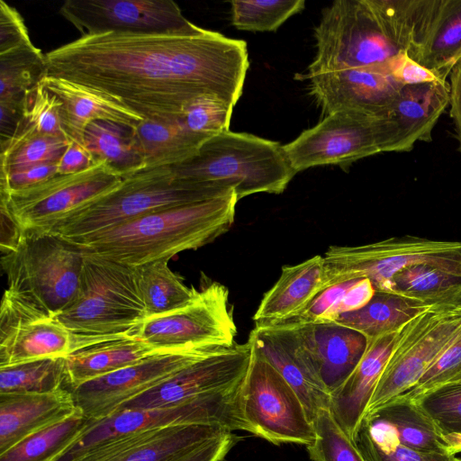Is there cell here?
I'll use <instances>...</instances> for the list:
<instances>
[{
    "mask_svg": "<svg viewBox=\"0 0 461 461\" xmlns=\"http://www.w3.org/2000/svg\"><path fill=\"white\" fill-rule=\"evenodd\" d=\"M45 56L49 76L98 91L144 119L178 118L201 95L235 106L249 68L244 41L206 29L81 35Z\"/></svg>",
    "mask_w": 461,
    "mask_h": 461,
    "instance_id": "cell-1",
    "label": "cell"
},
{
    "mask_svg": "<svg viewBox=\"0 0 461 461\" xmlns=\"http://www.w3.org/2000/svg\"><path fill=\"white\" fill-rule=\"evenodd\" d=\"M238 201L232 192L154 212L74 243L85 251L132 267L170 259L227 232L234 222Z\"/></svg>",
    "mask_w": 461,
    "mask_h": 461,
    "instance_id": "cell-2",
    "label": "cell"
},
{
    "mask_svg": "<svg viewBox=\"0 0 461 461\" xmlns=\"http://www.w3.org/2000/svg\"><path fill=\"white\" fill-rule=\"evenodd\" d=\"M54 319L68 330L71 353L104 342L136 338L147 314L135 267L84 250L77 294Z\"/></svg>",
    "mask_w": 461,
    "mask_h": 461,
    "instance_id": "cell-3",
    "label": "cell"
},
{
    "mask_svg": "<svg viewBox=\"0 0 461 461\" xmlns=\"http://www.w3.org/2000/svg\"><path fill=\"white\" fill-rule=\"evenodd\" d=\"M229 184L178 178L172 167L143 168L119 186L69 215L50 231L76 242L154 212L231 194Z\"/></svg>",
    "mask_w": 461,
    "mask_h": 461,
    "instance_id": "cell-4",
    "label": "cell"
},
{
    "mask_svg": "<svg viewBox=\"0 0 461 461\" xmlns=\"http://www.w3.org/2000/svg\"><path fill=\"white\" fill-rule=\"evenodd\" d=\"M172 169L178 178L229 184L238 200L281 194L296 174L283 145L230 130L207 140L194 156Z\"/></svg>",
    "mask_w": 461,
    "mask_h": 461,
    "instance_id": "cell-5",
    "label": "cell"
},
{
    "mask_svg": "<svg viewBox=\"0 0 461 461\" xmlns=\"http://www.w3.org/2000/svg\"><path fill=\"white\" fill-rule=\"evenodd\" d=\"M83 264L84 250L51 231H23L1 257L6 290L51 317L76 298Z\"/></svg>",
    "mask_w": 461,
    "mask_h": 461,
    "instance_id": "cell-6",
    "label": "cell"
},
{
    "mask_svg": "<svg viewBox=\"0 0 461 461\" xmlns=\"http://www.w3.org/2000/svg\"><path fill=\"white\" fill-rule=\"evenodd\" d=\"M414 265H428L461 278V241L407 235L359 246H330L323 256L322 291L367 278L376 292L395 294L393 277Z\"/></svg>",
    "mask_w": 461,
    "mask_h": 461,
    "instance_id": "cell-7",
    "label": "cell"
},
{
    "mask_svg": "<svg viewBox=\"0 0 461 461\" xmlns=\"http://www.w3.org/2000/svg\"><path fill=\"white\" fill-rule=\"evenodd\" d=\"M294 170L347 165L383 152L413 149L394 122L352 110L327 114L320 122L283 145Z\"/></svg>",
    "mask_w": 461,
    "mask_h": 461,
    "instance_id": "cell-8",
    "label": "cell"
},
{
    "mask_svg": "<svg viewBox=\"0 0 461 461\" xmlns=\"http://www.w3.org/2000/svg\"><path fill=\"white\" fill-rule=\"evenodd\" d=\"M460 334L461 295L430 304L402 324L366 413L411 389Z\"/></svg>",
    "mask_w": 461,
    "mask_h": 461,
    "instance_id": "cell-9",
    "label": "cell"
},
{
    "mask_svg": "<svg viewBox=\"0 0 461 461\" xmlns=\"http://www.w3.org/2000/svg\"><path fill=\"white\" fill-rule=\"evenodd\" d=\"M242 384L171 406L116 411L95 420L56 461H71L111 438L171 425L203 424L252 433L242 411Z\"/></svg>",
    "mask_w": 461,
    "mask_h": 461,
    "instance_id": "cell-10",
    "label": "cell"
},
{
    "mask_svg": "<svg viewBox=\"0 0 461 461\" xmlns=\"http://www.w3.org/2000/svg\"><path fill=\"white\" fill-rule=\"evenodd\" d=\"M123 176L106 161L76 174H58L34 186L0 194L23 231H50L69 215L91 204L121 185Z\"/></svg>",
    "mask_w": 461,
    "mask_h": 461,
    "instance_id": "cell-11",
    "label": "cell"
},
{
    "mask_svg": "<svg viewBox=\"0 0 461 461\" xmlns=\"http://www.w3.org/2000/svg\"><path fill=\"white\" fill-rule=\"evenodd\" d=\"M316 55L307 75L384 63L400 50L378 28L364 0H337L314 29Z\"/></svg>",
    "mask_w": 461,
    "mask_h": 461,
    "instance_id": "cell-12",
    "label": "cell"
},
{
    "mask_svg": "<svg viewBox=\"0 0 461 461\" xmlns=\"http://www.w3.org/2000/svg\"><path fill=\"white\" fill-rule=\"evenodd\" d=\"M241 406L252 434L273 444L308 447L316 438L313 424L297 393L253 345L241 389Z\"/></svg>",
    "mask_w": 461,
    "mask_h": 461,
    "instance_id": "cell-13",
    "label": "cell"
},
{
    "mask_svg": "<svg viewBox=\"0 0 461 461\" xmlns=\"http://www.w3.org/2000/svg\"><path fill=\"white\" fill-rule=\"evenodd\" d=\"M237 327L226 286L212 282L185 306L147 318L136 338L161 352L224 348L236 344Z\"/></svg>",
    "mask_w": 461,
    "mask_h": 461,
    "instance_id": "cell-14",
    "label": "cell"
},
{
    "mask_svg": "<svg viewBox=\"0 0 461 461\" xmlns=\"http://www.w3.org/2000/svg\"><path fill=\"white\" fill-rule=\"evenodd\" d=\"M59 14L82 35L200 33L171 0H67Z\"/></svg>",
    "mask_w": 461,
    "mask_h": 461,
    "instance_id": "cell-15",
    "label": "cell"
},
{
    "mask_svg": "<svg viewBox=\"0 0 461 461\" xmlns=\"http://www.w3.org/2000/svg\"><path fill=\"white\" fill-rule=\"evenodd\" d=\"M220 349L222 348L159 352L69 390L82 413L89 419L100 420L193 361Z\"/></svg>",
    "mask_w": 461,
    "mask_h": 461,
    "instance_id": "cell-16",
    "label": "cell"
},
{
    "mask_svg": "<svg viewBox=\"0 0 461 461\" xmlns=\"http://www.w3.org/2000/svg\"><path fill=\"white\" fill-rule=\"evenodd\" d=\"M251 357L249 340L205 355L124 402L117 411L162 408L236 388L246 378Z\"/></svg>",
    "mask_w": 461,
    "mask_h": 461,
    "instance_id": "cell-17",
    "label": "cell"
},
{
    "mask_svg": "<svg viewBox=\"0 0 461 461\" xmlns=\"http://www.w3.org/2000/svg\"><path fill=\"white\" fill-rule=\"evenodd\" d=\"M71 353L68 330L5 289L0 308V367Z\"/></svg>",
    "mask_w": 461,
    "mask_h": 461,
    "instance_id": "cell-18",
    "label": "cell"
},
{
    "mask_svg": "<svg viewBox=\"0 0 461 461\" xmlns=\"http://www.w3.org/2000/svg\"><path fill=\"white\" fill-rule=\"evenodd\" d=\"M310 91L327 114L352 110L392 120V104L402 86L388 73L384 62L305 76Z\"/></svg>",
    "mask_w": 461,
    "mask_h": 461,
    "instance_id": "cell-19",
    "label": "cell"
},
{
    "mask_svg": "<svg viewBox=\"0 0 461 461\" xmlns=\"http://www.w3.org/2000/svg\"><path fill=\"white\" fill-rule=\"evenodd\" d=\"M378 28L394 45L424 66L446 21L461 0H364Z\"/></svg>",
    "mask_w": 461,
    "mask_h": 461,
    "instance_id": "cell-20",
    "label": "cell"
},
{
    "mask_svg": "<svg viewBox=\"0 0 461 461\" xmlns=\"http://www.w3.org/2000/svg\"><path fill=\"white\" fill-rule=\"evenodd\" d=\"M230 430L203 424L171 425L111 438L71 461H167Z\"/></svg>",
    "mask_w": 461,
    "mask_h": 461,
    "instance_id": "cell-21",
    "label": "cell"
},
{
    "mask_svg": "<svg viewBox=\"0 0 461 461\" xmlns=\"http://www.w3.org/2000/svg\"><path fill=\"white\" fill-rule=\"evenodd\" d=\"M248 340L294 389L312 422L321 410L329 409L330 394L291 328L255 326Z\"/></svg>",
    "mask_w": 461,
    "mask_h": 461,
    "instance_id": "cell-22",
    "label": "cell"
},
{
    "mask_svg": "<svg viewBox=\"0 0 461 461\" xmlns=\"http://www.w3.org/2000/svg\"><path fill=\"white\" fill-rule=\"evenodd\" d=\"M279 327L294 330L330 394L352 373L368 344L363 334L333 322Z\"/></svg>",
    "mask_w": 461,
    "mask_h": 461,
    "instance_id": "cell-23",
    "label": "cell"
},
{
    "mask_svg": "<svg viewBox=\"0 0 461 461\" xmlns=\"http://www.w3.org/2000/svg\"><path fill=\"white\" fill-rule=\"evenodd\" d=\"M77 410L66 387L48 393H0V455Z\"/></svg>",
    "mask_w": 461,
    "mask_h": 461,
    "instance_id": "cell-24",
    "label": "cell"
},
{
    "mask_svg": "<svg viewBox=\"0 0 461 461\" xmlns=\"http://www.w3.org/2000/svg\"><path fill=\"white\" fill-rule=\"evenodd\" d=\"M395 332L367 339V348L355 369L330 393L329 410L352 440L391 354Z\"/></svg>",
    "mask_w": 461,
    "mask_h": 461,
    "instance_id": "cell-25",
    "label": "cell"
},
{
    "mask_svg": "<svg viewBox=\"0 0 461 461\" xmlns=\"http://www.w3.org/2000/svg\"><path fill=\"white\" fill-rule=\"evenodd\" d=\"M41 82L62 103V125L69 142L84 144L86 128L93 121H110L135 128L144 120L115 100L79 84L49 75Z\"/></svg>",
    "mask_w": 461,
    "mask_h": 461,
    "instance_id": "cell-26",
    "label": "cell"
},
{
    "mask_svg": "<svg viewBox=\"0 0 461 461\" xmlns=\"http://www.w3.org/2000/svg\"><path fill=\"white\" fill-rule=\"evenodd\" d=\"M322 279L323 256L284 266L253 315L255 326H270L301 312L322 291Z\"/></svg>",
    "mask_w": 461,
    "mask_h": 461,
    "instance_id": "cell-27",
    "label": "cell"
},
{
    "mask_svg": "<svg viewBox=\"0 0 461 461\" xmlns=\"http://www.w3.org/2000/svg\"><path fill=\"white\" fill-rule=\"evenodd\" d=\"M449 99L448 79L404 86L392 104V120L413 148L417 142H430Z\"/></svg>",
    "mask_w": 461,
    "mask_h": 461,
    "instance_id": "cell-28",
    "label": "cell"
},
{
    "mask_svg": "<svg viewBox=\"0 0 461 461\" xmlns=\"http://www.w3.org/2000/svg\"><path fill=\"white\" fill-rule=\"evenodd\" d=\"M133 130L144 168L181 164L194 156L209 140L191 131L180 117L144 119Z\"/></svg>",
    "mask_w": 461,
    "mask_h": 461,
    "instance_id": "cell-29",
    "label": "cell"
},
{
    "mask_svg": "<svg viewBox=\"0 0 461 461\" xmlns=\"http://www.w3.org/2000/svg\"><path fill=\"white\" fill-rule=\"evenodd\" d=\"M159 352L138 338L104 342L74 351L66 357V388L71 389Z\"/></svg>",
    "mask_w": 461,
    "mask_h": 461,
    "instance_id": "cell-30",
    "label": "cell"
},
{
    "mask_svg": "<svg viewBox=\"0 0 461 461\" xmlns=\"http://www.w3.org/2000/svg\"><path fill=\"white\" fill-rule=\"evenodd\" d=\"M372 412L391 422L398 432L401 444L410 448L457 454L434 420L414 401L400 395Z\"/></svg>",
    "mask_w": 461,
    "mask_h": 461,
    "instance_id": "cell-31",
    "label": "cell"
},
{
    "mask_svg": "<svg viewBox=\"0 0 461 461\" xmlns=\"http://www.w3.org/2000/svg\"><path fill=\"white\" fill-rule=\"evenodd\" d=\"M429 305L400 294L376 292L366 305L341 314L333 323L353 329L371 339L396 331Z\"/></svg>",
    "mask_w": 461,
    "mask_h": 461,
    "instance_id": "cell-32",
    "label": "cell"
},
{
    "mask_svg": "<svg viewBox=\"0 0 461 461\" xmlns=\"http://www.w3.org/2000/svg\"><path fill=\"white\" fill-rule=\"evenodd\" d=\"M84 144L95 162L106 161L123 177L144 168L133 128L96 120L86 128Z\"/></svg>",
    "mask_w": 461,
    "mask_h": 461,
    "instance_id": "cell-33",
    "label": "cell"
},
{
    "mask_svg": "<svg viewBox=\"0 0 461 461\" xmlns=\"http://www.w3.org/2000/svg\"><path fill=\"white\" fill-rule=\"evenodd\" d=\"M169 259H159L135 267L140 294L147 318L178 310L196 296L198 291L185 285L168 267Z\"/></svg>",
    "mask_w": 461,
    "mask_h": 461,
    "instance_id": "cell-34",
    "label": "cell"
},
{
    "mask_svg": "<svg viewBox=\"0 0 461 461\" xmlns=\"http://www.w3.org/2000/svg\"><path fill=\"white\" fill-rule=\"evenodd\" d=\"M69 141L44 135L22 118L10 140L0 144V176L41 164H58Z\"/></svg>",
    "mask_w": 461,
    "mask_h": 461,
    "instance_id": "cell-35",
    "label": "cell"
},
{
    "mask_svg": "<svg viewBox=\"0 0 461 461\" xmlns=\"http://www.w3.org/2000/svg\"><path fill=\"white\" fill-rule=\"evenodd\" d=\"M375 293L367 278L345 281L324 289L298 314L270 326L333 322L341 314L366 305Z\"/></svg>",
    "mask_w": 461,
    "mask_h": 461,
    "instance_id": "cell-36",
    "label": "cell"
},
{
    "mask_svg": "<svg viewBox=\"0 0 461 461\" xmlns=\"http://www.w3.org/2000/svg\"><path fill=\"white\" fill-rule=\"evenodd\" d=\"M95 420L78 409L68 419L29 436L1 454L0 461H56Z\"/></svg>",
    "mask_w": 461,
    "mask_h": 461,
    "instance_id": "cell-37",
    "label": "cell"
},
{
    "mask_svg": "<svg viewBox=\"0 0 461 461\" xmlns=\"http://www.w3.org/2000/svg\"><path fill=\"white\" fill-rule=\"evenodd\" d=\"M47 75L46 56L32 42L0 53V103L23 104L26 93Z\"/></svg>",
    "mask_w": 461,
    "mask_h": 461,
    "instance_id": "cell-38",
    "label": "cell"
},
{
    "mask_svg": "<svg viewBox=\"0 0 461 461\" xmlns=\"http://www.w3.org/2000/svg\"><path fill=\"white\" fill-rule=\"evenodd\" d=\"M66 357L0 367V393H48L67 386Z\"/></svg>",
    "mask_w": 461,
    "mask_h": 461,
    "instance_id": "cell-39",
    "label": "cell"
},
{
    "mask_svg": "<svg viewBox=\"0 0 461 461\" xmlns=\"http://www.w3.org/2000/svg\"><path fill=\"white\" fill-rule=\"evenodd\" d=\"M304 7L303 0H234L230 2V19L238 30L274 32Z\"/></svg>",
    "mask_w": 461,
    "mask_h": 461,
    "instance_id": "cell-40",
    "label": "cell"
},
{
    "mask_svg": "<svg viewBox=\"0 0 461 461\" xmlns=\"http://www.w3.org/2000/svg\"><path fill=\"white\" fill-rule=\"evenodd\" d=\"M312 424L316 433L307 447L312 461H365L353 440L334 420L329 409L321 410Z\"/></svg>",
    "mask_w": 461,
    "mask_h": 461,
    "instance_id": "cell-41",
    "label": "cell"
},
{
    "mask_svg": "<svg viewBox=\"0 0 461 461\" xmlns=\"http://www.w3.org/2000/svg\"><path fill=\"white\" fill-rule=\"evenodd\" d=\"M416 402L434 420L456 453H461V384L439 387Z\"/></svg>",
    "mask_w": 461,
    "mask_h": 461,
    "instance_id": "cell-42",
    "label": "cell"
},
{
    "mask_svg": "<svg viewBox=\"0 0 461 461\" xmlns=\"http://www.w3.org/2000/svg\"><path fill=\"white\" fill-rule=\"evenodd\" d=\"M234 106L213 95H201L185 105L180 116L193 132L210 139L229 131Z\"/></svg>",
    "mask_w": 461,
    "mask_h": 461,
    "instance_id": "cell-43",
    "label": "cell"
},
{
    "mask_svg": "<svg viewBox=\"0 0 461 461\" xmlns=\"http://www.w3.org/2000/svg\"><path fill=\"white\" fill-rule=\"evenodd\" d=\"M61 109V101L40 82L25 95L23 117L40 133L68 140Z\"/></svg>",
    "mask_w": 461,
    "mask_h": 461,
    "instance_id": "cell-44",
    "label": "cell"
},
{
    "mask_svg": "<svg viewBox=\"0 0 461 461\" xmlns=\"http://www.w3.org/2000/svg\"><path fill=\"white\" fill-rule=\"evenodd\" d=\"M459 368H461V334L433 361L420 381L401 395L416 402Z\"/></svg>",
    "mask_w": 461,
    "mask_h": 461,
    "instance_id": "cell-45",
    "label": "cell"
},
{
    "mask_svg": "<svg viewBox=\"0 0 461 461\" xmlns=\"http://www.w3.org/2000/svg\"><path fill=\"white\" fill-rule=\"evenodd\" d=\"M461 49V7L444 23L436 37L424 67L450 73Z\"/></svg>",
    "mask_w": 461,
    "mask_h": 461,
    "instance_id": "cell-46",
    "label": "cell"
},
{
    "mask_svg": "<svg viewBox=\"0 0 461 461\" xmlns=\"http://www.w3.org/2000/svg\"><path fill=\"white\" fill-rule=\"evenodd\" d=\"M384 66L390 76L402 86L447 80L449 76L446 71L420 65L402 50L384 61Z\"/></svg>",
    "mask_w": 461,
    "mask_h": 461,
    "instance_id": "cell-47",
    "label": "cell"
},
{
    "mask_svg": "<svg viewBox=\"0 0 461 461\" xmlns=\"http://www.w3.org/2000/svg\"><path fill=\"white\" fill-rule=\"evenodd\" d=\"M31 42L21 14L5 1L0 0V53Z\"/></svg>",
    "mask_w": 461,
    "mask_h": 461,
    "instance_id": "cell-48",
    "label": "cell"
},
{
    "mask_svg": "<svg viewBox=\"0 0 461 461\" xmlns=\"http://www.w3.org/2000/svg\"><path fill=\"white\" fill-rule=\"evenodd\" d=\"M58 174V164L50 163L14 172L7 176H0V194H7L34 186Z\"/></svg>",
    "mask_w": 461,
    "mask_h": 461,
    "instance_id": "cell-49",
    "label": "cell"
},
{
    "mask_svg": "<svg viewBox=\"0 0 461 461\" xmlns=\"http://www.w3.org/2000/svg\"><path fill=\"white\" fill-rule=\"evenodd\" d=\"M365 461H455V455L423 452L402 444L384 453L368 447H357Z\"/></svg>",
    "mask_w": 461,
    "mask_h": 461,
    "instance_id": "cell-50",
    "label": "cell"
},
{
    "mask_svg": "<svg viewBox=\"0 0 461 461\" xmlns=\"http://www.w3.org/2000/svg\"><path fill=\"white\" fill-rule=\"evenodd\" d=\"M234 443L235 437L230 431L167 461H223Z\"/></svg>",
    "mask_w": 461,
    "mask_h": 461,
    "instance_id": "cell-51",
    "label": "cell"
},
{
    "mask_svg": "<svg viewBox=\"0 0 461 461\" xmlns=\"http://www.w3.org/2000/svg\"><path fill=\"white\" fill-rule=\"evenodd\" d=\"M96 162L84 144L69 142L58 163V172L62 175L82 172Z\"/></svg>",
    "mask_w": 461,
    "mask_h": 461,
    "instance_id": "cell-52",
    "label": "cell"
},
{
    "mask_svg": "<svg viewBox=\"0 0 461 461\" xmlns=\"http://www.w3.org/2000/svg\"><path fill=\"white\" fill-rule=\"evenodd\" d=\"M450 86L449 116L457 140V149L461 153V59L454 65L449 76Z\"/></svg>",
    "mask_w": 461,
    "mask_h": 461,
    "instance_id": "cell-53",
    "label": "cell"
},
{
    "mask_svg": "<svg viewBox=\"0 0 461 461\" xmlns=\"http://www.w3.org/2000/svg\"><path fill=\"white\" fill-rule=\"evenodd\" d=\"M23 114V104L0 103V144L12 138Z\"/></svg>",
    "mask_w": 461,
    "mask_h": 461,
    "instance_id": "cell-54",
    "label": "cell"
},
{
    "mask_svg": "<svg viewBox=\"0 0 461 461\" xmlns=\"http://www.w3.org/2000/svg\"><path fill=\"white\" fill-rule=\"evenodd\" d=\"M453 384H461V368H459L453 375H449L447 378H446L445 380L440 382L430 392H432V391H434V390H436V389H438L439 387H442V386L453 385Z\"/></svg>",
    "mask_w": 461,
    "mask_h": 461,
    "instance_id": "cell-55",
    "label": "cell"
},
{
    "mask_svg": "<svg viewBox=\"0 0 461 461\" xmlns=\"http://www.w3.org/2000/svg\"><path fill=\"white\" fill-rule=\"evenodd\" d=\"M461 59V49L459 50V52L457 53L456 59H455V61H454V65Z\"/></svg>",
    "mask_w": 461,
    "mask_h": 461,
    "instance_id": "cell-56",
    "label": "cell"
},
{
    "mask_svg": "<svg viewBox=\"0 0 461 461\" xmlns=\"http://www.w3.org/2000/svg\"><path fill=\"white\" fill-rule=\"evenodd\" d=\"M455 461H461V456H459V457L456 456Z\"/></svg>",
    "mask_w": 461,
    "mask_h": 461,
    "instance_id": "cell-57",
    "label": "cell"
}]
</instances>
